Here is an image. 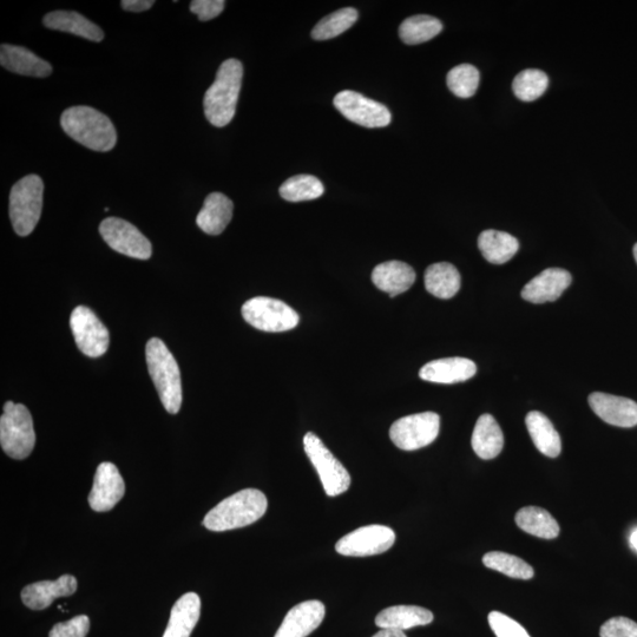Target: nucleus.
<instances>
[{
	"label": "nucleus",
	"instance_id": "nucleus-18",
	"mask_svg": "<svg viewBox=\"0 0 637 637\" xmlns=\"http://www.w3.org/2000/svg\"><path fill=\"white\" fill-rule=\"evenodd\" d=\"M75 576L63 575L56 581H41L29 584L22 591V601L32 610H43L59 597L74 595L77 590Z\"/></svg>",
	"mask_w": 637,
	"mask_h": 637
},
{
	"label": "nucleus",
	"instance_id": "nucleus-31",
	"mask_svg": "<svg viewBox=\"0 0 637 637\" xmlns=\"http://www.w3.org/2000/svg\"><path fill=\"white\" fill-rule=\"evenodd\" d=\"M443 23L439 19L418 15L405 19L400 25L399 36L407 45H417L431 41L441 34Z\"/></svg>",
	"mask_w": 637,
	"mask_h": 637
},
{
	"label": "nucleus",
	"instance_id": "nucleus-29",
	"mask_svg": "<svg viewBox=\"0 0 637 637\" xmlns=\"http://www.w3.org/2000/svg\"><path fill=\"white\" fill-rule=\"evenodd\" d=\"M461 274L449 262H438L425 272L426 291L439 299H451L461 290Z\"/></svg>",
	"mask_w": 637,
	"mask_h": 637
},
{
	"label": "nucleus",
	"instance_id": "nucleus-34",
	"mask_svg": "<svg viewBox=\"0 0 637 637\" xmlns=\"http://www.w3.org/2000/svg\"><path fill=\"white\" fill-rule=\"evenodd\" d=\"M358 11L353 8L341 9L321 19L312 31L315 41H327L344 34L358 21Z\"/></svg>",
	"mask_w": 637,
	"mask_h": 637
},
{
	"label": "nucleus",
	"instance_id": "nucleus-9",
	"mask_svg": "<svg viewBox=\"0 0 637 637\" xmlns=\"http://www.w3.org/2000/svg\"><path fill=\"white\" fill-rule=\"evenodd\" d=\"M441 430V417L435 412L417 413L394 422L390 438L398 449L416 451L436 441Z\"/></svg>",
	"mask_w": 637,
	"mask_h": 637
},
{
	"label": "nucleus",
	"instance_id": "nucleus-30",
	"mask_svg": "<svg viewBox=\"0 0 637 637\" xmlns=\"http://www.w3.org/2000/svg\"><path fill=\"white\" fill-rule=\"evenodd\" d=\"M518 528L530 535L544 540H554L560 535V525L547 510L538 507H525L515 517Z\"/></svg>",
	"mask_w": 637,
	"mask_h": 637
},
{
	"label": "nucleus",
	"instance_id": "nucleus-16",
	"mask_svg": "<svg viewBox=\"0 0 637 637\" xmlns=\"http://www.w3.org/2000/svg\"><path fill=\"white\" fill-rule=\"evenodd\" d=\"M325 614L323 602L312 600L299 603L287 613L274 637H307L321 625Z\"/></svg>",
	"mask_w": 637,
	"mask_h": 637
},
{
	"label": "nucleus",
	"instance_id": "nucleus-21",
	"mask_svg": "<svg viewBox=\"0 0 637 637\" xmlns=\"http://www.w3.org/2000/svg\"><path fill=\"white\" fill-rule=\"evenodd\" d=\"M372 281L391 298L409 291L416 281V272L402 261H387L373 269Z\"/></svg>",
	"mask_w": 637,
	"mask_h": 637
},
{
	"label": "nucleus",
	"instance_id": "nucleus-4",
	"mask_svg": "<svg viewBox=\"0 0 637 637\" xmlns=\"http://www.w3.org/2000/svg\"><path fill=\"white\" fill-rule=\"evenodd\" d=\"M146 359L150 377L153 379L164 409L170 415H176L182 405V382L179 365H177L172 352L159 338L148 341Z\"/></svg>",
	"mask_w": 637,
	"mask_h": 637
},
{
	"label": "nucleus",
	"instance_id": "nucleus-12",
	"mask_svg": "<svg viewBox=\"0 0 637 637\" xmlns=\"http://www.w3.org/2000/svg\"><path fill=\"white\" fill-rule=\"evenodd\" d=\"M333 102L341 115L361 127L384 128L392 121L390 110L384 104L351 90L341 91Z\"/></svg>",
	"mask_w": 637,
	"mask_h": 637
},
{
	"label": "nucleus",
	"instance_id": "nucleus-6",
	"mask_svg": "<svg viewBox=\"0 0 637 637\" xmlns=\"http://www.w3.org/2000/svg\"><path fill=\"white\" fill-rule=\"evenodd\" d=\"M44 183L41 177L31 174L19 180L10 193V219L19 236H28L41 219Z\"/></svg>",
	"mask_w": 637,
	"mask_h": 637
},
{
	"label": "nucleus",
	"instance_id": "nucleus-13",
	"mask_svg": "<svg viewBox=\"0 0 637 637\" xmlns=\"http://www.w3.org/2000/svg\"><path fill=\"white\" fill-rule=\"evenodd\" d=\"M100 233L110 248L129 258L148 260L153 253V247L146 236L126 220L105 219L100 225Z\"/></svg>",
	"mask_w": 637,
	"mask_h": 637
},
{
	"label": "nucleus",
	"instance_id": "nucleus-14",
	"mask_svg": "<svg viewBox=\"0 0 637 637\" xmlns=\"http://www.w3.org/2000/svg\"><path fill=\"white\" fill-rule=\"evenodd\" d=\"M126 494V484L113 463L105 462L98 466L93 489L89 495L91 509L107 512L114 509Z\"/></svg>",
	"mask_w": 637,
	"mask_h": 637
},
{
	"label": "nucleus",
	"instance_id": "nucleus-10",
	"mask_svg": "<svg viewBox=\"0 0 637 637\" xmlns=\"http://www.w3.org/2000/svg\"><path fill=\"white\" fill-rule=\"evenodd\" d=\"M70 327L78 350L90 358L102 357L108 351L110 334L97 315L85 306L71 313Z\"/></svg>",
	"mask_w": 637,
	"mask_h": 637
},
{
	"label": "nucleus",
	"instance_id": "nucleus-8",
	"mask_svg": "<svg viewBox=\"0 0 637 637\" xmlns=\"http://www.w3.org/2000/svg\"><path fill=\"white\" fill-rule=\"evenodd\" d=\"M304 448L318 472L326 495L337 497L345 494L350 489L351 476L345 466L326 448L323 441L314 433L308 432L304 437Z\"/></svg>",
	"mask_w": 637,
	"mask_h": 637
},
{
	"label": "nucleus",
	"instance_id": "nucleus-38",
	"mask_svg": "<svg viewBox=\"0 0 637 637\" xmlns=\"http://www.w3.org/2000/svg\"><path fill=\"white\" fill-rule=\"evenodd\" d=\"M90 619L87 615L75 616L67 622L57 623L51 629L49 637H87Z\"/></svg>",
	"mask_w": 637,
	"mask_h": 637
},
{
	"label": "nucleus",
	"instance_id": "nucleus-41",
	"mask_svg": "<svg viewBox=\"0 0 637 637\" xmlns=\"http://www.w3.org/2000/svg\"><path fill=\"white\" fill-rule=\"evenodd\" d=\"M154 0H123L122 8L130 12H143L153 8Z\"/></svg>",
	"mask_w": 637,
	"mask_h": 637
},
{
	"label": "nucleus",
	"instance_id": "nucleus-37",
	"mask_svg": "<svg viewBox=\"0 0 637 637\" xmlns=\"http://www.w3.org/2000/svg\"><path fill=\"white\" fill-rule=\"evenodd\" d=\"M489 625L497 637H531L520 623L499 612H491Z\"/></svg>",
	"mask_w": 637,
	"mask_h": 637
},
{
	"label": "nucleus",
	"instance_id": "nucleus-24",
	"mask_svg": "<svg viewBox=\"0 0 637 637\" xmlns=\"http://www.w3.org/2000/svg\"><path fill=\"white\" fill-rule=\"evenodd\" d=\"M43 24L48 29L68 32L93 42H102L104 38V32L100 26L74 11L50 12L44 17Z\"/></svg>",
	"mask_w": 637,
	"mask_h": 637
},
{
	"label": "nucleus",
	"instance_id": "nucleus-32",
	"mask_svg": "<svg viewBox=\"0 0 637 637\" xmlns=\"http://www.w3.org/2000/svg\"><path fill=\"white\" fill-rule=\"evenodd\" d=\"M282 199L288 202H302L319 199L325 188L323 182L312 175H297L288 179L280 187Z\"/></svg>",
	"mask_w": 637,
	"mask_h": 637
},
{
	"label": "nucleus",
	"instance_id": "nucleus-20",
	"mask_svg": "<svg viewBox=\"0 0 637 637\" xmlns=\"http://www.w3.org/2000/svg\"><path fill=\"white\" fill-rule=\"evenodd\" d=\"M0 64L6 70L23 76L44 78L52 74L50 63L17 45L3 44L0 47Z\"/></svg>",
	"mask_w": 637,
	"mask_h": 637
},
{
	"label": "nucleus",
	"instance_id": "nucleus-40",
	"mask_svg": "<svg viewBox=\"0 0 637 637\" xmlns=\"http://www.w3.org/2000/svg\"><path fill=\"white\" fill-rule=\"evenodd\" d=\"M225 5L226 2L223 0H194L190 3V11L199 17L201 22H208L221 15Z\"/></svg>",
	"mask_w": 637,
	"mask_h": 637
},
{
	"label": "nucleus",
	"instance_id": "nucleus-1",
	"mask_svg": "<svg viewBox=\"0 0 637 637\" xmlns=\"http://www.w3.org/2000/svg\"><path fill=\"white\" fill-rule=\"evenodd\" d=\"M268 508L267 497L258 489H245L223 499L210 510L203 525L210 531H228L248 527L264 517Z\"/></svg>",
	"mask_w": 637,
	"mask_h": 637
},
{
	"label": "nucleus",
	"instance_id": "nucleus-17",
	"mask_svg": "<svg viewBox=\"0 0 637 637\" xmlns=\"http://www.w3.org/2000/svg\"><path fill=\"white\" fill-rule=\"evenodd\" d=\"M571 274L562 268H548L525 285L522 298L533 304L556 301L571 285Z\"/></svg>",
	"mask_w": 637,
	"mask_h": 637
},
{
	"label": "nucleus",
	"instance_id": "nucleus-5",
	"mask_svg": "<svg viewBox=\"0 0 637 637\" xmlns=\"http://www.w3.org/2000/svg\"><path fill=\"white\" fill-rule=\"evenodd\" d=\"M36 433L34 420L28 407L13 402L5 403L0 418V445L9 457L22 461L34 451Z\"/></svg>",
	"mask_w": 637,
	"mask_h": 637
},
{
	"label": "nucleus",
	"instance_id": "nucleus-33",
	"mask_svg": "<svg viewBox=\"0 0 637 637\" xmlns=\"http://www.w3.org/2000/svg\"><path fill=\"white\" fill-rule=\"evenodd\" d=\"M484 566L499 571L504 575L518 580L533 579L535 571L533 567L522 558L502 553V551H491L483 557Z\"/></svg>",
	"mask_w": 637,
	"mask_h": 637
},
{
	"label": "nucleus",
	"instance_id": "nucleus-22",
	"mask_svg": "<svg viewBox=\"0 0 637 637\" xmlns=\"http://www.w3.org/2000/svg\"><path fill=\"white\" fill-rule=\"evenodd\" d=\"M234 205L225 194L212 193L207 196L205 205L197 215L196 223L202 232L220 235L233 219Z\"/></svg>",
	"mask_w": 637,
	"mask_h": 637
},
{
	"label": "nucleus",
	"instance_id": "nucleus-27",
	"mask_svg": "<svg viewBox=\"0 0 637 637\" xmlns=\"http://www.w3.org/2000/svg\"><path fill=\"white\" fill-rule=\"evenodd\" d=\"M525 424L538 451L544 456L556 458L562 451L561 437L547 416L538 411L528 413Z\"/></svg>",
	"mask_w": 637,
	"mask_h": 637
},
{
	"label": "nucleus",
	"instance_id": "nucleus-7",
	"mask_svg": "<svg viewBox=\"0 0 637 637\" xmlns=\"http://www.w3.org/2000/svg\"><path fill=\"white\" fill-rule=\"evenodd\" d=\"M242 315L256 330L279 333L293 330L300 317L284 301L267 297H256L242 306Z\"/></svg>",
	"mask_w": 637,
	"mask_h": 637
},
{
	"label": "nucleus",
	"instance_id": "nucleus-35",
	"mask_svg": "<svg viewBox=\"0 0 637 637\" xmlns=\"http://www.w3.org/2000/svg\"><path fill=\"white\" fill-rule=\"evenodd\" d=\"M549 87V78L545 72L537 69L523 70L515 77L512 89L518 100L533 102L544 95Z\"/></svg>",
	"mask_w": 637,
	"mask_h": 637
},
{
	"label": "nucleus",
	"instance_id": "nucleus-3",
	"mask_svg": "<svg viewBox=\"0 0 637 637\" xmlns=\"http://www.w3.org/2000/svg\"><path fill=\"white\" fill-rule=\"evenodd\" d=\"M61 126L72 140L95 151H110L117 142L113 122L94 108L71 107L64 111Z\"/></svg>",
	"mask_w": 637,
	"mask_h": 637
},
{
	"label": "nucleus",
	"instance_id": "nucleus-44",
	"mask_svg": "<svg viewBox=\"0 0 637 637\" xmlns=\"http://www.w3.org/2000/svg\"><path fill=\"white\" fill-rule=\"evenodd\" d=\"M634 256H635V260L637 262V244L634 246Z\"/></svg>",
	"mask_w": 637,
	"mask_h": 637
},
{
	"label": "nucleus",
	"instance_id": "nucleus-26",
	"mask_svg": "<svg viewBox=\"0 0 637 637\" xmlns=\"http://www.w3.org/2000/svg\"><path fill=\"white\" fill-rule=\"evenodd\" d=\"M471 444L476 455L484 461L494 459L502 452L504 436L501 426L494 417L483 415L478 418L472 433Z\"/></svg>",
	"mask_w": 637,
	"mask_h": 637
},
{
	"label": "nucleus",
	"instance_id": "nucleus-43",
	"mask_svg": "<svg viewBox=\"0 0 637 637\" xmlns=\"http://www.w3.org/2000/svg\"><path fill=\"white\" fill-rule=\"evenodd\" d=\"M630 544L637 551V529L633 531L632 536H630Z\"/></svg>",
	"mask_w": 637,
	"mask_h": 637
},
{
	"label": "nucleus",
	"instance_id": "nucleus-2",
	"mask_svg": "<svg viewBox=\"0 0 637 637\" xmlns=\"http://www.w3.org/2000/svg\"><path fill=\"white\" fill-rule=\"evenodd\" d=\"M244 77V67L238 59H227L220 65L212 87L203 98L207 120L216 128L232 122Z\"/></svg>",
	"mask_w": 637,
	"mask_h": 637
},
{
	"label": "nucleus",
	"instance_id": "nucleus-23",
	"mask_svg": "<svg viewBox=\"0 0 637 637\" xmlns=\"http://www.w3.org/2000/svg\"><path fill=\"white\" fill-rule=\"evenodd\" d=\"M201 615V599L195 593H187L176 601L163 637H190Z\"/></svg>",
	"mask_w": 637,
	"mask_h": 637
},
{
	"label": "nucleus",
	"instance_id": "nucleus-42",
	"mask_svg": "<svg viewBox=\"0 0 637 637\" xmlns=\"http://www.w3.org/2000/svg\"><path fill=\"white\" fill-rule=\"evenodd\" d=\"M373 637H407L402 630L397 629H382Z\"/></svg>",
	"mask_w": 637,
	"mask_h": 637
},
{
	"label": "nucleus",
	"instance_id": "nucleus-11",
	"mask_svg": "<svg viewBox=\"0 0 637 637\" xmlns=\"http://www.w3.org/2000/svg\"><path fill=\"white\" fill-rule=\"evenodd\" d=\"M396 542V533L385 525H366L341 537L337 553L348 557H367L386 553Z\"/></svg>",
	"mask_w": 637,
	"mask_h": 637
},
{
	"label": "nucleus",
	"instance_id": "nucleus-19",
	"mask_svg": "<svg viewBox=\"0 0 637 637\" xmlns=\"http://www.w3.org/2000/svg\"><path fill=\"white\" fill-rule=\"evenodd\" d=\"M476 372L474 361L456 357L431 361L422 367L419 377L430 383L456 384L475 377Z\"/></svg>",
	"mask_w": 637,
	"mask_h": 637
},
{
	"label": "nucleus",
	"instance_id": "nucleus-36",
	"mask_svg": "<svg viewBox=\"0 0 637 637\" xmlns=\"http://www.w3.org/2000/svg\"><path fill=\"white\" fill-rule=\"evenodd\" d=\"M479 71L474 65L462 64L453 68L446 78L448 87L453 95L459 98H470L476 94L479 87Z\"/></svg>",
	"mask_w": 637,
	"mask_h": 637
},
{
	"label": "nucleus",
	"instance_id": "nucleus-28",
	"mask_svg": "<svg viewBox=\"0 0 637 637\" xmlns=\"http://www.w3.org/2000/svg\"><path fill=\"white\" fill-rule=\"evenodd\" d=\"M478 248L490 264L503 265L517 254L520 242L509 233L489 229L479 235Z\"/></svg>",
	"mask_w": 637,
	"mask_h": 637
},
{
	"label": "nucleus",
	"instance_id": "nucleus-39",
	"mask_svg": "<svg viewBox=\"0 0 637 637\" xmlns=\"http://www.w3.org/2000/svg\"><path fill=\"white\" fill-rule=\"evenodd\" d=\"M601 637H637V623L627 617H613L604 622L600 629Z\"/></svg>",
	"mask_w": 637,
	"mask_h": 637
},
{
	"label": "nucleus",
	"instance_id": "nucleus-25",
	"mask_svg": "<svg viewBox=\"0 0 637 637\" xmlns=\"http://www.w3.org/2000/svg\"><path fill=\"white\" fill-rule=\"evenodd\" d=\"M435 616L429 609L418 606H394L386 608L376 617V625L380 629L404 630L428 626Z\"/></svg>",
	"mask_w": 637,
	"mask_h": 637
},
{
	"label": "nucleus",
	"instance_id": "nucleus-15",
	"mask_svg": "<svg viewBox=\"0 0 637 637\" xmlns=\"http://www.w3.org/2000/svg\"><path fill=\"white\" fill-rule=\"evenodd\" d=\"M588 402L595 415L607 424L626 429L637 425V403L632 399L595 392L590 394Z\"/></svg>",
	"mask_w": 637,
	"mask_h": 637
}]
</instances>
